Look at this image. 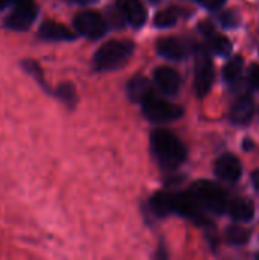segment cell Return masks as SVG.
Returning <instances> with one entry per match:
<instances>
[{"instance_id": "27", "label": "cell", "mask_w": 259, "mask_h": 260, "mask_svg": "<svg viewBox=\"0 0 259 260\" xmlns=\"http://www.w3.org/2000/svg\"><path fill=\"white\" fill-rule=\"evenodd\" d=\"M252 183H253L255 189H259V171L253 172V175H252Z\"/></svg>"}, {"instance_id": "3", "label": "cell", "mask_w": 259, "mask_h": 260, "mask_svg": "<svg viewBox=\"0 0 259 260\" xmlns=\"http://www.w3.org/2000/svg\"><path fill=\"white\" fill-rule=\"evenodd\" d=\"M191 192L197 197L202 206L208 209L209 212H214V213L227 212V206L231 200L221 186L208 180H198L191 186Z\"/></svg>"}, {"instance_id": "9", "label": "cell", "mask_w": 259, "mask_h": 260, "mask_svg": "<svg viewBox=\"0 0 259 260\" xmlns=\"http://www.w3.org/2000/svg\"><path fill=\"white\" fill-rule=\"evenodd\" d=\"M116 6L122 18L133 27H140L147 21V9L140 0H118Z\"/></svg>"}, {"instance_id": "7", "label": "cell", "mask_w": 259, "mask_h": 260, "mask_svg": "<svg viewBox=\"0 0 259 260\" xmlns=\"http://www.w3.org/2000/svg\"><path fill=\"white\" fill-rule=\"evenodd\" d=\"M73 26H75L78 34H81L90 40L101 38L107 32V27H108L104 17L95 11L79 12L73 20Z\"/></svg>"}, {"instance_id": "25", "label": "cell", "mask_w": 259, "mask_h": 260, "mask_svg": "<svg viewBox=\"0 0 259 260\" xmlns=\"http://www.w3.org/2000/svg\"><path fill=\"white\" fill-rule=\"evenodd\" d=\"M226 0H198L200 5H203L206 9H211V11H215V9H220L223 5H224Z\"/></svg>"}, {"instance_id": "13", "label": "cell", "mask_w": 259, "mask_h": 260, "mask_svg": "<svg viewBox=\"0 0 259 260\" xmlns=\"http://www.w3.org/2000/svg\"><path fill=\"white\" fill-rule=\"evenodd\" d=\"M253 113H255V104H253L252 98L241 96L232 104L229 117L235 125H246L252 120Z\"/></svg>"}, {"instance_id": "6", "label": "cell", "mask_w": 259, "mask_h": 260, "mask_svg": "<svg viewBox=\"0 0 259 260\" xmlns=\"http://www.w3.org/2000/svg\"><path fill=\"white\" fill-rule=\"evenodd\" d=\"M37 14L38 8L34 0H15L5 24L14 30H26L35 21Z\"/></svg>"}, {"instance_id": "22", "label": "cell", "mask_w": 259, "mask_h": 260, "mask_svg": "<svg viewBox=\"0 0 259 260\" xmlns=\"http://www.w3.org/2000/svg\"><path fill=\"white\" fill-rule=\"evenodd\" d=\"M58 96L66 101V102H73L75 101V88L70 84H63L58 90H56Z\"/></svg>"}, {"instance_id": "15", "label": "cell", "mask_w": 259, "mask_h": 260, "mask_svg": "<svg viewBox=\"0 0 259 260\" xmlns=\"http://www.w3.org/2000/svg\"><path fill=\"white\" fill-rule=\"evenodd\" d=\"M127 93H128V98L133 102L143 104L150 96H153V87H151V82L147 78H143V76H134L128 82Z\"/></svg>"}, {"instance_id": "18", "label": "cell", "mask_w": 259, "mask_h": 260, "mask_svg": "<svg viewBox=\"0 0 259 260\" xmlns=\"http://www.w3.org/2000/svg\"><path fill=\"white\" fill-rule=\"evenodd\" d=\"M208 37V44L211 47V50L220 56H227L232 52V44L229 41V38H226L224 35H218L211 32Z\"/></svg>"}, {"instance_id": "28", "label": "cell", "mask_w": 259, "mask_h": 260, "mask_svg": "<svg viewBox=\"0 0 259 260\" xmlns=\"http://www.w3.org/2000/svg\"><path fill=\"white\" fill-rule=\"evenodd\" d=\"M14 2H15V0H0V11H3V9L8 8V6H12Z\"/></svg>"}, {"instance_id": "1", "label": "cell", "mask_w": 259, "mask_h": 260, "mask_svg": "<svg viewBox=\"0 0 259 260\" xmlns=\"http://www.w3.org/2000/svg\"><path fill=\"white\" fill-rule=\"evenodd\" d=\"M151 151L157 161L168 169H174L186 160L185 145L166 129H156L151 134Z\"/></svg>"}, {"instance_id": "5", "label": "cell", "mask_w": 259, "mask_h": 260, "mask_svg": "<svg viewBox=\"0 0 259 260\" xmlns=\"http://www.w3.org/2000/svg\"><path fill=\"white\" fill-rule=\"evenodd\" d=\"M143 114L148 120L162 123V122H171L183 116V110L179 105H174L171 102H166L165 99L156 98L154 94L150 96L142 104Z\"/></svg>"}, {"instance_id": "10", "label": "cell", "mask_w": 259, "mask_h": 260, "mask_svg": "<svg viewBox=\"0 0 259 260\" xmlns=\"http://www.w3.org/2000/svg\"><path fill=\"white\" fill-rule=\"evenodd\" d=\"M174 206H176V213H179L180 216L192 218V219H198L202 216L203 206L191 190L174 193Z\"/></svg>"}, {"instance_id": "11", "label": "cell", "mask_w": 259, "mask_h": 260, "mask_svg": "<svg viewBox=\"0 0 259 260\" xmlns=\"http://www.w3.org/2000/svg\"><path fill=\"white\" fill-rule=\"evenodd\" d=\"M241 163L235 155L231 154H224L223 157H220L215 163V175L224 181L234 183L237 180H240L241 177Z\"/></svg>"}, {"instance_id": "20", "label": "cell", "mask_w": 259, "mask_h": 260, "mask_svg": "<svg viewBox=\"0 0 259 260\" xmlns=\"http://www.w3.org/2000/svg\"><path fill=\"white\" fill-rule=\"evenodd\" d=\"M176 21H177V11L172 8L162 9L154 17V26L157 27H169L176 24Z\"/></svg>"}, {"instance_id": "8", "label": "cell", "mask_w": 259, "mask_h": 260, "mask_svg": "<svg viewBox=\"0 0 259 260\" xmlns=\"http://www.w3.org/2000/svg\"><path fill=\"white\" fill-rule=\"evenodd\" d=\"M157 52L160 56L172 61H180L188 56L189 46L185 40L177 37H166L157 41Z\"/></svg>"}, {"instance_id": "23", "label": "cell", "mask_w": 259, "mask_h": 260, "mask_svg": "<svg viewBox=\"0 0 259 260\" xmlns=\"http://www.w3.org/2000/svg\"><path fill=\"white\" fill-rule=\"evenodd\" d=\"M220 21H221V24L226 26V27H234V26H237V24L240 23V18H238V15H237L234 11H226V12L221 14Z\"/></svg>"}, {"instance_id": "17", "label": "cell", "mask_w": 259, "mask_h": 260, "mask_svg": "<svg viewBox=\"0 0 259 260\" xmlns=\"http://www.w3.org/2000/svg\"><path fill=\"white\" fill-rule=\"evenodd\" d=\"M150 206L153 212L157 216H168L171 213H176V206H174V195L169 192H157L151 197Z\"/></svg>"}, {"instance_id": "21", "label": "cell", "mask_w": 259, "mask_h": 260, "mask_svg": "<svg viewBox=\"0 0 259 260\" xmlns=\"http://www.w3.org/2000/svg\"><path fill=\"white\" fill-rule=\"evenodd\" d=\"M227 241L234 245H243L249 241L250 238V232L246 230L244 227H240V225H234L231 229H227Z\"/></svg>"}, {"instance_id": "2", "label": "cell", "mask_w": 259, "mask_h": 260, "mask_svg": "<svg viewBox=\"0 0 259 260\" xmlns=\"http://www.w3.org/2000/svg\"><path fill=\"white\" fill-rule=\"evenodd\" d=\"M134 44L128 40H111L104 43L95 53L93 64L98 70H113L128 61Z\"/></svg>"}, {"instance_id": "26", "label": "cell", "mask_w": 259, "mask_h": 260, "mask_svg": "<svg viewBox=\"0 0 259 260\" xmlns=\"http://www.w3.org/2000/svg\"><path fill=\"white\" fill-rule=\"evenodd\" d=\"M67 2L75 3V5H92V3H95L96 0H67Z\"/></svg>"}, {"instance_id": "4", "label": "cell", "mask_w": 259, "mask_h": 260, "mask_svg": "<svg viewBox=\"0 0 259 260\" xmlns=\"http://www.w3.org/2000/svg\"><path fill=\"white\" fill-rule=\"evenodd\" d=\"M214 76H215V72H214V66H212L209 52L203 46L197 47L194 90L198 98H205L211 91L212 84H214Z\"/></svg>"}, {"instance_id": "29", "label": "cell", "mask_w": 259, "mask_h": 260, "mask_svg": "<svg viewBox=\"0 0 259 260\" xmlns=\"http://www.w3.org/2000/svg\"><path fill=\"white\" fill-rule=\"evenodd\" d=\"M150 3H157V2H160V0H148Z\"/></svg>"}, {"instance_id": "14", "label": "cell", "mask_w": 259, "mask_h": 260, "mask_svg": "<svg viewBox=\"0 0 259 260\" xmlns=\"http://www.w3.org/2000/svg\"><path fill=\"white\" fill-rule=\"evenodd\" d=\"M38 35L40 38L49 41H67L75 38V34L70 29L56 21H44L38 29Z\"/></svg>"}, {"instance_id": "19", "label": "cell", "mask_w": 259, "mask_h": 260, "mask_svg": "<svg viewBox=\"0 0 259 260\" xmlns=\"http://www.w3.org/2000/svg\"><path fill=\"white\" fill-rule=\"evenodd\" d=\"M243 66H244L243 58H241V56H234V58L224 66V70H223V75H224L226 82L235 84L237 81H240L241 73H243Z\"/></svg>"}, {"instance_id": "12", "label": "cell", "mask_w": 259, "mask_h": 260, "mask_svg": "<svg viewBox=\"0 0 259 260\" xmlns=\"http://www.w3.org/2000/svg\"><path fill=\"white\" fill-rule=\"evenodd\" d=\"M154 82L157 85V88L168 94H177L179 88H180V76L176 70H172L171 67H159L154 72Z\"/></svg>"}, {"instance_id": "16", "label": "cell", "mask_w": 259, "mask_h": 260, "mask_svg": "<svg viewBox=\"0 0 259 260\" xmlns=\"http://www.w3.org/2000/svg\"><path fill=\"white\" fill-rule=\"evenodd\" d=\"M227 212L229 215L240 222H247L253 218L255 215V207L253 203L246 200V198H237L234 201H229L227 206Z\"/></svg>"}, {"instance_id": "24", "label": "cell", "mask_w": 259, "mask_h": 260, "mask_svg": "<svg viewBox=\"0 0 259 260\" xmlns=\"http://www.w3.org/2000/svg\"><path fill=\"white\" fill-rule=\"evenodd\" d=\"M249 82L252 84V87L259 90V66L256 64H253L249 69Z\"/></svg>"}]
</instances>
